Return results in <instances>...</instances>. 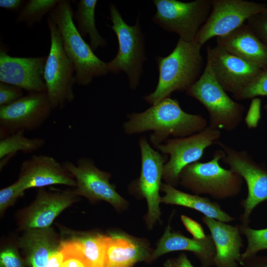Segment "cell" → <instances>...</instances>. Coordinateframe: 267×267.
I'll return each mask as SVG.
<instances>
[{
    "mask_svg": "<svg viewBox=\"0 0 267 267\" xmlns=\"http://www.w3.org/2000/svg\"><path fill=\"white\" fill-rule=\"evenodd\" d=\"M123 125L128 134L153 131L150 141L156 148L168 140L183 137L197 133L208 126L207 120L199 114L183 111L178 100L166 98L143 112L133 113Z\"/></svg>",
    "mask_w": 267,
    "mask_h": 267,
    "instance_id": "cell-1",
    "label": "cell"
},
{
    "mask_svg": "<svg viewBox=\"0 0 267 267\" xmlns=\"http://www.w3.org/2000/svg\"><path fill=\"white\" fill-rule=\"evenodd\" d=\"M202 46L193 42L178 40L168 56H157L158 83L154 90L143 98L148 104H156L170 97L176 91L186 90L201 75L203 65Z\"/></svg>",
    "mask_w": 267,
    "mask_h": 267,
    "instance_id": "cell-2",
    "label": "cell"
},
{
    "mask_svg": "<svg viewBox=\"0 0 267 267\" xmlns=\"http://www.w3.org/2000/svg\"><path fill=\"white\" fill-rule=\"evenodd\" d=\"M74 13L69 0H59L48 16L58 28L64 51L74 65L76 83L87 86L93 78L103 76L109 71L107 63L94 53L79 33L73 22Z\"/></svg>",
    "mask_w": 267,
    "mask_h": 267,
    "instance_id": "cell-3",
    "label": "cell"
},
{
    "mask_svg": "<svg viewBox=\"0 0 267 267\" xmlns=\"http://www.w3.org/2000/svg\"><path fill=\"white\" fill-rule=\"evenodd\" d=\"M186 92L207 109L209 126L220 131L231 132L242 122L244 106L227 95L216 79L207 60L201 75Z\"/></svg>",
    "mask_w": 267,
    "mask_h": 267,
    "instance_id": "cell-4",
    "label": "cell"
},
{
    "mask_svg": "<svg viewBox=\"0 0 267 267\" xmlns=\"http://www.w3.org/2000/svg\"><path fill=\"white\" fill-rule=\"evenodd\" d=\"M224 155L223 151L218 149L210 161L188 165L181 171L179 183L195 194H208L216 199L237 195L241 189L242 178L221 166L220 161Z\"/></svg>",
    "mask_w": 267,
    "mask_h": 267,
    "instance_id": "cell-5",
    "label": "cell"
},
{
    "mask_svg": "<svg viewBox=\"0 0 267 267\" xmlns=\"http://www.w3.org/2000/svg\"><path fill=\"white\" fill-rule=\"evenodd\" d=\"M109 27L115 33L118 50L115 57L107 63L108 70L113 74L122 71L127 74L130 88L136 89L142 73V64L146 60L144 37L137 17L134 25H128L113 3L109 5Z\"/></svg>",
    "mask_w": 267,
    "mask_h": 267,
    "instance_id": "cell-6",
    "label": "cell"
},
{
    "mask_svg": "<svg viewBox=\"0 0 267 267\" xmlns=\"http://www.w3.org/2000/svg\"><path fill=\"white\" fill-rule=\"evenodd\" d=\"M47 26L50 47L44 68L46 93L52 110L62 108L75 98L73 87L76 83L74 65L66 54L60 33L48 16Z\"/></svg>",
    "mask_w": 267,
    "mask_h": 267,
    "instance_id": "cell-7",
    "label": "cell"
},
{
    "mask_svg": "<svg viewBox=\"0 0 267 267\" xmlns=\"http://www.w3.org/2000/svg\"><path fill=\"white\" fill-rule=\"evenodd\" d=\"M156 12L154 22L164 30L175 33L179 39L193 42L207 19L212 8L211 0L182 2L176 0H154Z\"/></svg>",
    "mask_w": 267,
    "mask_h": 267,
    "instance_id": "cell-8",
    "label": "cell"
},
{
    "mask_svg": "<svg viewBox=\"0 0 267 267\" xmlns=\"http://www.w3.org/2000/svg\"><path fill=\"white\" fill-rule=\"evenodd\" d=\"M221 134L220 130L208 126L197 133L169 138L158 146L156 148L163 154L169 155L163 171V178L166 183L176 186L181 171L188 165L198 162L206 148L219 141Z\"/></svg>",
    "mask_w": 267,
    "mask_h": 267,
    "instance_id": "cell-9",
    "label": "cell"
},
{
    "mask_svg": "<svg viewBox=\"0 0 267 267\" xmlns=\"http://www.w3.org/2000/svg\"><path fill=\"white\" fill-rule=\"evenodd\" d=\"M210 13L194 41L201 45L212 38L225 36L245 24L250 17L267 12V5L244 0H211Z\"/></svg>",
    "mask_w": 267,
    "mask_h": 267,
    "instance_id": "cell-10",
    "label": "cell"
},
{
    "mask_svg": "<svg viewBox=\"0 0 267 267\" xmlns=\"http://www.w3.org/2000/svg\"><path fill=\"white\" fill-rule=\"evenodd\" d=\"M217 144L224 153L222 162L246 183L248 194L243 201L244 211L242 220L243 225H248L250 216L255 208L267 201V168L256 162L245 150H236L220 141Z\"/></svg>",
    "mask_w": 267,
    "mask_h": 267,
    "instance_id": "cell-11",
    "label": "cell"
},
{
    "mask_svg": "<svg viewBox=\"0 0 267 267\" xmlns=\"http://www.w3.org/2000/svg\"><path fill=\"white\" fill-rule=\"evenodd\" d=\"M52 110L46 92H29L11 104L0 106V138L38 129Z\"/></svg>",
    "mask_w": 267,
    "mask_h": 267,
    "instance_id": "cell-12",
    "label": "cell"
},
{
    "mask_svg": "<svg viewBox=\"0 0 267 267\" xmlns=\"http://www.w3.org/2000/svg\"><path fill=\"white\" fill-rule=\"evenodd\" d=\"M63 164L76 180L74 191L78 196L92 202L104 201L117 209L125 207L126 201L110 183L111 174L98 168L92 159L83 157L76 164L66 161Z\"/></svg>",
    "mask_w": 267,
    "mask_h": 267,
    "instance_id": "cell-13",
    "label": "cell"
},
{
    "mask_svg": "<svg viewBox=\"0 0 267 267\" xmlns=\"http://www.w3.org/2000/svg\"><path fill=\"white\" fill-rule=\"evenodd\" d=\"M138 144L141 156V170L136 182V189L141 196L147 202L148 212L146 221L149 226L159 220L161 198L159 191L162 185L163 171L167 161L168 155H162L153 149L146 137L140 138Z\"/></svg>",
    "mask_w": 267,
    "mask_h": 267,
    "instance_id": "cell-14",
    "label": "cell"
},
{
    "mask_svg": "<svg viewBox=\"0 0 267 267\" xmlns=\"http://www.w3.org/2000/svg\"><path fill=\"white\" fill-rule=\"evenodd\" d=\"M78 198L74 190L50 191L40 188L35 200L17 214L18 226L23 231L49 227L55 219L77 202Z\"/></svg>",
    "mask_w": 267,
    "mask_h": 267,
    "instance_id": "cell-15",
    "label": "cell"
},
{
    "mask_svg": "<svg viewBox=\"0 0 267 267\" xmlns=\"http://www.w3.org/2000/svg\"><path fill=\"white\" fill-rule=\"evenodd\" d=\"M207 60L219 83L232 94L246 87L262 70L217 45L207 47Z\"/></svg>",
    "mask_w": 267,
    "mask_h": 267,
    "instance_id": "cell-16",
    "label": "cell"
},
{
    "mask_svg": "<svg viewBox=\"0 0 267 267\" xmlns=\"http://www.w3.org/2000/svg\"><path fill=\"white\" fill-rule=\"evenodd\" d=\"M46 59V56H11L1 45L0 82L16 86L29 92H46L44 79Z\"/></svg>",
    "mask_w": 267,
    "mask_h": 267,
    "instance_id": "cell-17",
    "label": "cell"
},
{
    "mask_svg": "<svg viewBox=\"0 0 267 267\" xmlns=\"http://www.w3.org/2000/svg\"><path fill=\"white\" fill-rule=\"evenodd\" d=\"M17 180L25 190L55 184L76 186L75 179L64 164L45 155H34L24 160Z\"/></svg>",
    "mask_w": 267,
    "mask_h": 267,
    "instance_id": "cell-18",
    "label": "cell"
},
{
    "mask_svg": "<svg viewBox=\"0 0 267 267\" xmlns=\"http://www.w3.org/2000/svg\"><path fill=\"white\" fill-rule=\"evenodd\" d=\"M202 220L209 228L214 243V265L216 267H237L238 263L242 264L240 249L243 244L239 227L206 216Z\"/></svg>",
    "mask_w": 267,
    "mask_h": 267,
    "instance_id": "cell-19",
    "label": "cell"
},
{
    "mask_svg": "<svg viewBox=\"0 0 267 267\" xmlns=\"http://www.w3.org/2000/svg\"><path fill=\"white\" fill-rule=\"evenodd\" d=\"M216 41L228 52L261 69L267 68V46L246 23Z\"/></svg>",
    "mask_w": 267,
    "mask_h": 267,
    "instance_id": "cell-20",
    "label": "cell"
},
{
    "mask_svg": "<svg viewBox=\"0 0 267 267\" xmlns=\"http://www.w3.org/2000/svg\"><path fill=\"white\" fill-rule=\"evenodd\" d=\"M144 241L122 233L106 235L105 267H132L138 262L150 261L151 254Z\"/></svg>",
    "mask_w": 267,
    "mask_h": 267,
    "instance_id": "cell-21",
    "label": "cell"
},
{
    "mask_svg": "<svg viewBox=\"0 0 267 267\" xmlns=\"http://www.w3.org/2000/svg\"><path fill=\"white\" fill-rule=\"evenodd\" d=\"M176 251H187L195 254L204 267L214 264L215 247L211 235L203 239L189 238L176 232H172L169 225L151 254L150 261L160 256Z\"/></svg>",
    "mask_w": 267,
    "mask_h": 267,
    "instance_id": "cell-22",
    "label": "cell"
},
{
    "mask_svg": "<svg viewBox=\"0 0 267 267\" xmlns=\"http://www.w3.org/2000/svg\"><path fill=\"white\" fill-rule=\"evenodd\" d=\"M61 241L51 227L25 230L18 246L31 267H45L50 257L59 248Z\"/></svg>",
    "mask_w": 267,
    "mask_h": 267,
    "instance_id": "cell-23",
    "label": "cell"
},
{
    "mask_svg": "<svg viewBox=\"0 0 267 267\" xmlns=\"http://www.w3.org/2000/svg\"><path fill=\"white\" fill-rule=\"evenodd\" d=\"M161 190L165 194L161 198L162 203L188 207L200 212L204 216L224 222L234 219L223 211L218 203L208 198L184 192L167 183H162Z\"/></svg>",
    "mask_w": 267,
    "mask_h": 267,
    "instance_id": "cell-24",
    "label": "cell"
},
{
    "mask_svg": "<svg viewBox=\"0 0 267 267\" xmlns=\"http://www.w3.org/2000/svg\"><path fill=\"white\" fill-rule=\"evenodd\" d=\"M97 3L96 0H80L74 13L78 31L83 38L89 36V45L93 50L99 47H105L107 44L106 40L96 28L95 9Z\"/></svg>",
    "mask_w": 267,
    "mask_h": 267,
    "instance_id": "cell-25",
    "label": "cell"
},
{
    "mask_svg": "<svg viewBox=\"0 0 267 267\" xmlns=\"http://www.w3.org/2000/svg\"><path fill=\"white\" fill-rule=\"evenodd\" d=\"M24 132H18L0 139V170L17 152L32 153L42 148L45 144L44 139L40 137H27L25 136Z\"/></svg>",
    "mask_w": 267,
    "mask_h": 267,
    "instance_id": "cell-26",
    "label": "cell"
},
{
    "mask_svg": "<svg viewBox=\"0 0 267 267\" xmlns=\"http://www.w3.org/2000/svg\"><path fill=\"white\" fill-rule=\"evenodd\" d=\"M91 267H105L106 235L84 233L72 237Z\"/></svg>",
    "mask_w": 267,
    "mask_h": 267,
    "instance_id": "cell-27",
    "label": "cell"
},
{
    "mask_svg": "<svg viewBox=\"0 0 267 267\" xmlns=\"http://www.w3.org/2000/svg\"><path fill=\"white\" fill-rule=\"evenodd\" d=\"M59 0H30L20 11L15 23H25L30 27L40 22L47 13H50Z\"/></svg>",
    "mask_w": 267,
    "mask_h": 267,
    "instance_id": "cell-28",
    "label": "cell"
},
{
    "mask_svg": "<svg viewBox=\"0 0 267 267\" xmlns=\"http://www.w3.org/2000/svg\"><path fill=\"white\" fill-rule=\"evenodd\" d=\"M240 231L247 240L246 250L241 254L242 261L251 258L260 251L267 250V228L255 229L242 225Z\"/></svg>",
    "mask_w": 267,
    "mask_h": 267,
    "instance_id": "cell-29",
    "label": "cell"
},
{
    "mask_svg": "<svg viewBox=\"0 0 267 267\" xmlns=\"http://www.w3.org/2000/svg\"><path fill=\"white\" fill-rule=\"evenodd\" d=\"M267 97V68L260 73L246 87L232 95L236 100L253 99L258 96ZM267 110V104L265 106Z\"/></svg>",
    "mask_w": 267,
    "mask_h": 267,
    "instance_id": "cell-30",
    "label": "cell"
},
{
    "mask_svg": "<svg viewBox=\"0 0 267 267\" xmlns=\"http://www.w3.org/2000/svg\"><path fill=\"white\" fill-rule=\"evenodd\" d=\"M63 259L60 267H91L73 239L61 241Z\"/></svg>",
    "mask_w": 267,
    "mask_h": 267,
    "instance_id": "cell-31",
    "label": "cell"
},
{
    "mask_svg": "<svg viewBox=\"0 0 267 267\" xmlns=\"http://www.w3.org/2000/svg\"><path fill=\"white\" fill-rule=\"evenodd\" d=\"M25 190L16 180L12 184L0 190V213L1 215L10 206L13 205L21 197Z\"/></svg>",
    "mask_w": 267,
    "mask_h": 267,
    "instance_id": "cell-32",
    "label": "cell"
},
{
    "mask_svg": "<svg viewBox=\"0 0 267 267\" xmlns=\"http://www.w3.org/2000/svg\"><path fill=\"white\" fill-rule=\"evenodd\" d=\"M0 267H25L16 247L13 244L4 246L0 253Z\"/></svg>",
    "mask_w": 267,
    "mask_h": 267,
    "instance_id": "cell-33",
    "label": "cell"
},
{
    "mask_svg": "<svg viewBox=\"0 0 267 267\" xmlns=\"http://www.w3.org/2000/svg\"><path fill=\"white\" fill-rule=\"evenodd\" d=\"M246 23L267 46V12L254 15Z\"/></svg>",
    "mask_w": 267,
    "mask_h": 267,
    "instance_id": "cell-34",
    "label": "cell"
},
{
    "mask_svg": "<svg viewBox=\"0 0 267 267\" xmlns=\"http://www.w3.org/2000/svg\"><path fill=\"white\" fill-rule=\"evenodd\" d=\"M22 90L16 86L0 82V106L11 104L23 96Z\"/></svg>",
    "mask_w": 267,
    "mask_h": 267,
    "instance_id": "cell-35",
    "label": "cell"
},
{
    "mask_svg": "<svg viewBox=\"0 0 267 267\" xmlns=\"http://www.w3.org/2000/svg\"><path fill=\"white\" fill-rule=\"evenodd\" d=\"M181 220L186 230L192 235L193 238L203 239L206 237L203 227L198 222L185 215L181 216Z\"/></svg>",
    "mask_w": 267,
    "mask_h": 267,
    "instance_id": "cell-36",
    "label": "cell"
},
{
    "mask_svg": "<svg viewBox=\"0 0 267 267\" xmlns=\"http://www.w3.org/2000/svg\"><path fill=\"white\" fill-rule=\"evenodd\" d=\"M164 267H194L185 254H180L178 257L167 260Z\"/></svg>",
    "mask_w": 267,
    "mask_h": 267,
    "instance_id": "cell-37",
    "label": "cell"
},
{
    "mask_svg": "<svg viewBox=\"0 0 267 267\" xmlns=\"http://www.w3.org/2000/svg\"><path fill=\"white\" fill-rule=\"evenodd\" d=\"M24 3L22 0H0V7L13 11L18 10Z\"/></svg>",
    "mask_w": 267,
    "mask_h": 267,
    "instance_id": "cell-38",
    "label": "cell"
},
{
    "mask_svg": "<svg viewBox=\"0 0 267 267\" xmlns=\"http://www.w3.org/2000/svg\"><path fill=\"white\" fill-rule=\"evenodd\" d=\"M63 259V252L59 247V249L50 257L45 267H60Z\"/></svg>",
    "mask_w": 267,
    "mask_h": 267,
    "instance_id": "cell-39",
    "label": "cell"
},
{
    "mask_svg": "<svg viewBox=\"0 0 267 267\" xmlns=\"http://www.w3.org/2000/svg\"><path fill=\"white\" fill-rule=\"evenodd\" d=\"M255 261L254 267H267V256L259 257Z\"/></svg>",
    "mask_w": 267,
    "mask_h": 267,
    "instance_id": "cell-40",
    "label": "cell"
}]
</instances>
